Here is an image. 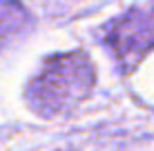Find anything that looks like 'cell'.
Returning a JSON list of instances; mask_svg holds the SVG:
<instances>
[{
	"instance_id": "6da1fadb",
	"label": "cell",
	"mask_w": 154,
	"mask_h": 151,
	"mask_svg": "<svg viewBox=\"0 0 154 151\" xmlns=\"http://www.w3.org/2000/svg\"><path fill=\"white\" fill-rule=\"evenodd\" d=\"M96 74L85 51L49 56L25 89L29 109L40 118L67 116L92 93Z\"/></svg>"
},
{
	"instance_id": "7a4b0ae2",
	"label": "cell",
	"mask_w": 154,
	"mask_h": 151,
	"mask_svg": "<svg viewBox=\"0 0 154 151\" xmlns=\"http://www.w3.org/2000/svg\"><path fill=\"white\" fill-rule=\"evenodd\" d=\"M105 45L123 69H134L154 49V4L123 13L105 33Z\"/></svg>"
}]
</instances>
